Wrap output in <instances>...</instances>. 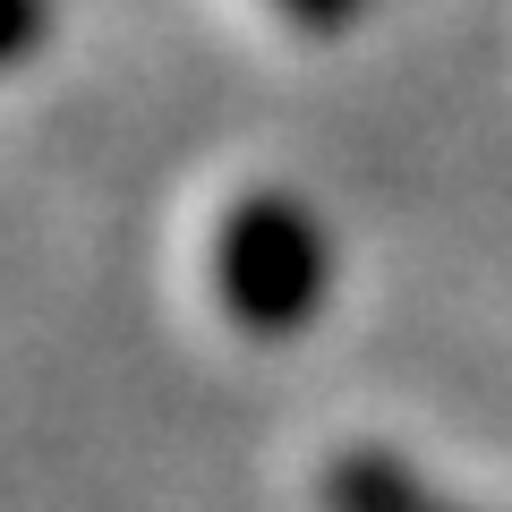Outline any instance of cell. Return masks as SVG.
I'll return each mask as SVG.
<instances>
[{
    "label": "cell",
    "mask_w": 512,
    "mask_h": 512,
    "mask_svg": "<svg viewBox=\"0 0 512 512\" xmlns=\"http://www.w3.org/2000/svg\"><path fill=\"white\" fill-rule=\"evenodd\" d=\"M214 291L231 325L291 333L325 299V231L299 214V197H239L214 231Z\"/></svg>",
    "instance_id": "cell-1"
},
{
    "label": "cell",
    "mask_w": 512,
    "mask_h": 512,
    "mask_svg": "<svg viewBox=\"0 0 512 512\" xmlns=\"http://www.w3.org/2000/svg\"><path fill=\"white\" fill-rule=\"evenodd\" d=\"M43 26H52V0H0V69L35 52Z\"/></svg>",
    "instance_id": "cell-2"
},
{
    "label": "cell",
    "mask_w": 512,
    "mask_h": 512,
    "mask_svg": "<svg viewBox=\"0 0 512 512\" xmlns=\"http://www.w3.org/2000/svg\"><path fill=\"white\" fill-rule=\"evenodd\" d=\"M282 18H299V26H316V35H333V26H350L359 18V0H274Z\"/></svg>",
    "instance_id": "cell-3"
}]
</instances>
